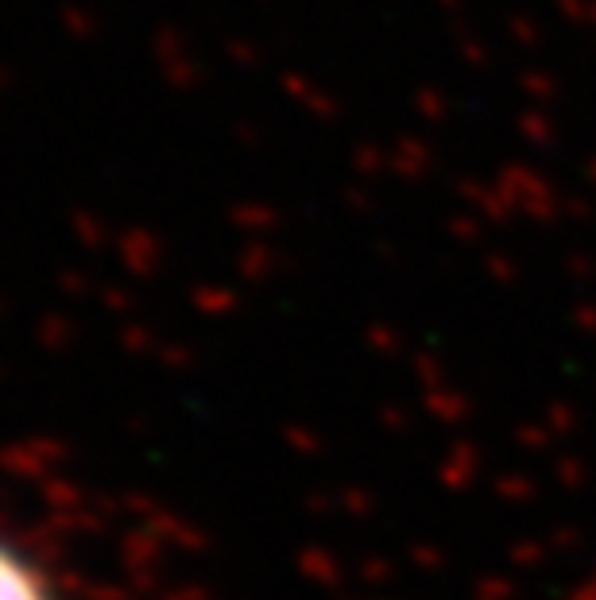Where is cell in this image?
<instances>
[{"label":"cell","mask_w":596,"mask_h":600,"mask_svg":"<svg viewBox=\"0 0 596 600\" xmlns=\"http://www.w3.org/2000/svg\"><path fill=\"white\" fill-rule=\"evenodd\" d=\"M0 600H59V597H55L51 581L35 570L16 546L0 542Z\"/></svg>","instance_id":"6da1fadb"}]
</instances>
